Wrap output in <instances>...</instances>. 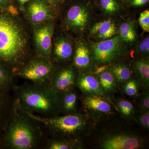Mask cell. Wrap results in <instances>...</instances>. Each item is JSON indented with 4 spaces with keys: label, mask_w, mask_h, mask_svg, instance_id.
Segmentation results:
<instances>
[{
    "label": "cell",
    "mask_w": 149,
    "mask_h": 149,
    "mask_svg": "<svg viewBox=\"0 0 149 149\" xmlns=\"http://www.w3.org/2000/svg\"><path fill=\"white\" fill-rule=\"evenodd\" d=\"M42 125L14 98L10 114L0 139V149H35L45 141Z\"/></svg>",
    "instance_id": "obj_1"
},
{
    "label": "cell",
    "mask_w": 149,
    "mask_h": 149,
    "mask_svg": "<svg viewBox=\"0 0 149 149\" xmlns=\"http://www.w3.org/2000/svg\"><path fill=\"white\" fill-rule=\"evenodd\" d=\"M30 59L24 27L13 14L0 8V63L14 73Z\"/></svg>",
    "instance_id": "obj_2"
},
{
    "label": "cell",
    "mask_w": 149,
    "mask_h": 149,
    "mask_svg": "<svg viewBox=\"0 0 149 149\" xmlns=\"http://www.w3.org/2000/svg\"><path fill=\"white\" fill-rule=\"evenodd\" d=\"M15 98L25 111L44 117L55 116L59 110V95L49 86L26 83L13 88Z\"/></svg>",
    "instance_id": "obj_3"
},
{
    "label": "cell",
    "mask_w": 149,
    "mask_h": 149,
    "mask_svg": "<svg viewBox=\"0 0 149 149\" xmlns=\"http://www.w3.org/2000/svg\"><path fill=\"white\" fill-rule=\"evenodd\" d=\"M26 111L54 134L71 137L80 133L86 125L84 118L80 114L70 113L63 116L44 117Z\"/></svg>",
    "instance_id": "obj_4"
},
{
    "label": "cell",
    "mask_w": 149,
    "mask_h": 149,
    "mask_svg": "<svg viewBox=\"0 0 149 149\" xmlns=\"http://www.w3.org/2000/svg\"><path fill=\"white\" fill-rule=\"evenodd\" d=\"M15 74L37 85L49 86L55 72V67L49 59H31L16 70Z\"/></svg>",
    "instance_id": "obj_5"
},
{
    "label": "cell",
    "mask_w": 149,
    "mask_h": 149,
    "mask_svg": "<svg viewBox=\"0 0 149 149\" xmlns=\"http://www.w3.org/2000/svg\"><path fill=\"white\" fill-rule=\"evenodd\" d=\"M120 40L118 36L95 43L93 48L94 59L100 63L111 62L120 52Z\"/></svg>",
    "instance_id": "obj_6"
},
{
    "label": "cell",
    "mask_w": 149,
    "mask_h": 149,
    "mask_svg": "<svg viewBox=\"0 0 149 149\" xmlns=\"http://www.w3.org/2000/svg\"><path fill=\"white\" fill-rule=\"evenodd\" d=\"M37 25L34 35L37 52L40 57L50 59L54 26L53 23L50 22Z\"/></svg>",
    "instance_id": "obj_7"
},
{
    "label": "cell",
    "mask_w": 149,
    "mask_h": 149,
    "mask_svg": "<svg viewBox=\"0 0 149 149\" xmlns=\"http://www.w3.org/2000/svg\"><path fill=\"white\" fill-rule=\"evenodd\" d=\"M54 8L47 0H31L27 6V17L35 25L49 22L54 18Z\"/></svg>",
    "instance_id": "obj_8"
},
{
    "label": "cell",
    "mask_w": 149,
    "mask_h": 149,
    "mask_svg": "<svg viewBox=\"0 0 149 149\" xmlns=\"http://www.w3.org/2000/svg\"><path fill=\"white\" fill-rule=\"evenodd\" d=\"M75 80V74L72 68H62L55 72L49 87L59 95L72 90Z\"/></svg>",
    "instance_id": "obj_9"
},
{
    "label": "cell",
    "mask_w": 149,
    "mask_h": 149,
    "mask_svg": "<svg viewBox=\"0 0 149 149\" xmlns=\"http://www.w3.org/2000/svg\"><path fill=\"white\" fill-rule=\"evenodd\" d=\"M88 6L84 3H77L71 6L66 15V21L70 27L81 29L86 27L89 19Z\"/></svg>",
    "instance_id": "obj_10"
},
{
    "label": "cell",
    "mask_w": 149,
    "mask_h": 149,
    "mask_svg": "<svg viewBox=\"0 0 149 149\" xmlns=\"http://www.w3.org/2000/svg\"><path fill=\"white\" fill-rule=\"evenodd\" d=\"M141 139L131 135H115L106 139L102 147L105 149H135L142 146Z\"/></svg>",
    "instance_id": "obj_11"
},
{
    "label": "cell",
    "mask_w": 149,
    "mask_h": 149,
    "mask_svg": "<svg viewBox=\"0 0 149 149\" xmlns=\"http://www.w3.org/2000/svg\"><path fill=\"white\" fill-rule=\"evenodd\" d=\"M10 91L0 89V139L7 123L14 100Z\"/></svg>",
    "instance_id": "obj_12"
},
{
    "label": "cell",
    "mask_w": 149,
    "mask_h": 149,
    "mask_svg": "<svg viewBox=\"0 0 149 149\" xmlns=\"http://www.w3.org/2000/svg\"><path fill=\"white\" fill-rule=\"evenodd\" d=\"M77 85L81 91L91 95H104L103 90L99 81L92 75H81L77 80Z\"/></svg>",
    "instance_id": "obj_13"
},
{
    "label": "cell",
    "mask_w": 149,
    "mask_h": 149,
    "mask_svg": "<svg viewBox=\"0 0 149 149\" xmlns=\"http://www.w3.org/2000/svg\"><path fill=\"white\" fill-rule=\"evenodd\" d=\"M116 32L115 24L111 20L97 22L91 30V34L98 39L107 40L113 37Z\"/></svg>",
    "instance_id": "obj_14"
},
{
    "label": "cell",
    "mask_w": 149,
    "mask_h": 149,
    "mask_svg": "<svg viewBox=\"0 0 149 149\" xmlns=\"http://www.w3.org/2000/svg\"><path fill=\"white\" fill-rule=\"evenodd\" d=\"M84 104L88 109L102 113H107L111 110L110 105L101 96L90 95L85 98Z\"/></svg>",
    "instance_id": "obj_15"
},
{
    "label": "cell",
    "mask_w": 149,
    "mask_h": 149,
    "mask_svg": "<svg viewBox=\"0 0 149 149\" xmlns=\"http://www.w3.org/2000/svg\"><path fill=\"white\" fill-rule=\"evenodd\" d=\"M58 95L59 110L62 109L67 113H70L75 110L77 97L72 89Z\"/></svg>",
    "instance_id": "obj_16"
},
{
    "label": "cell",
    "mask_w": 149,
    "mask_h": 149,
    "mask_svg": "<svg viewBox=\"0 0 149 149\" xmlns=\"http://www.w3.org/2000/svg\"><path fill=\"white\" fill-rule=\"evenodd\" d=\"M72 54V46L67 40L61 39L56 42L54 54L57 58L64 61H67L71 58Z\"/></svg>",
    "instance_id": "obj_17"
},
{
    "label": "cell",
    "mask_w": 149,
    "mask_h": 149,
    "mask_svg": "<svg viewBox=\"0 0 149 149\" xmlns=\"http://www.w3.org/2000/svg\"><path fill=\"white\" fill-rule=\"evenodd\" d=\"M90 53L87 47L83 44L77 46L74 58V63L78 68L87 67L90 63Z\"/></svg>",
    "instance_id": "obj_18"
},
{
    "label": "cell",
    "mask_w": 149,
    "mask_h": 149,
    "mask_svg": "<svg viewBox=\"0 0 149 149\" xmlns=\"http://www.w3.org/2000/svg\"><path fill=\"white\" fill-rule=\"evenodd\" d=\"M13 74L10 69L0 63V89L8 91L13 89Z\"/></svg>",
    "instance_id": "obj_19"
},
{
    "label": "cell",
    "mask_w": 149,
    "mask_h": 149,
    "mask_svg": "<svg viewBox=\"0 0 149 149\" xmlns=\"http://www.w3.org/2000/svg\"><path fill=\"white\" fill-rule=\"evenodd\" d=\"M112 74L116 82L125 83L130 80L131 73L130 69L124 64H118L111 68Z\"/></svg>",
    "instance_id": "obj_20"
},
{
    "label": "cell",
    "mask_w": 149,
    "mask_h": 149,
    "mask_svg": "<svg viewBox=\"0 0 149 149\" xmlns=\"http://www.w3.org/2000/svg\"><path fill=\"white\" fill-rule=\"evenodd\" d=\"M115 79L111 72L105 71L101 73L99 83L104 91L111 93L115 91Z\"/></svg>",
    "instance_id": "obj_21"
},
{
    "label": "cell",
    "mask_w": 149,
    "mask_h": 149,
    "mask_svg": "<svg viewBox=\"0 0 149 149\" xmlns=\"http://www.w3.org/2000/svg\"><path fill=\"white\" fill-rule=\"evenodd\" d=\"M120 37L123 40L126 42H132L136 38V32L134 25L130 22H125L119 27Z\"/></svg>",
    "instance_id": "obj_22"
},
{
    "label": "cell",
    "mask_w": 149,
    "mask_h": 149,
    "mask_svg": "<svg viewBox=\"0 0 149 149\" xmlns=\"http://www.w3.org/2000/svg\"><path fill=\"white\" fill-rule=\"evenodd\" d=\"M136 69L140 80L144 83V85L148 86L149 63L144 61H138L136 63Z\"/></svg>",
    "instance_id": "obj_23"
},
{
    "label": "cell",
    "mask_w": 149,
    "mask_h": 149,
    "mask_svg": "<svg viewBox=\"0 0 149 149\" xmlns=\"http://www.w3.org/2000/svg\"><path fill=\"white\" fill-rule=\"evenodd\" d=\"M76 144L73 141L53 140L46 142L45 148L47 149H69L74 148Z\"/></svg>",
    "instance_id": "obj_24"
},
{
    "label": "cell",
    "mask_w": 149,
    "mask_h": 149,
    "mask_svg": "<svg viewBox=\"0 0 149 149\" xmlns=\"http://www.w3.org/2000/svg\"><path fill=\"white\" fill-rule=\"evenodd\" d=\"M99 2L101 8L108 13H115L120 8L118 0H100Z\"/></svg>",
    "instance_id": "obj_25"
},
{
    "label": "cell",
    "mask_w": 149,
    "mask_h": 149,
    "mask_svg": "<svg viewBox=\"0 0 149 149\" xmlns=\"http://www.w3.org/2000/svg\"><path fill=\"white\" fill-rule=\"evenodd\" d=\"M117 105L123 116L129 118L133 116L134 107L130 102L125 100H120L118 101Z\"/></svg>",
    "instance_id": "obj_26"
},
{
    "label": "cell",
    "mask_w": 149,
    "mask_h": 149,
    "mask_svg": "<svg viewBox=\"0 0 149 149\" xmlns=\"http://www.w3.org/2000/svg\"><path fill=\"white\" fill-rule=\"evenodd\" d=\"M139 83L136 80H129L125 82L124 90L126 95L133 96L137 95L139 92Z\"/></svg>",
    "instance_id": "obj_27"
},
{
    "label": "cell",
    "mask_w": 149,
    "mask_h": 149,
    "mask_svg": "<svg viewBox=\"0 0 149 149\" xmlns=\"http://www.w3.org/2000/svg\"><path fill=\"white\" fill-rule=\"evenodd\" d=\"M140 26L144 32H149V10H146L140 14L139 18Z\"/></svg>",
    "instance_id": "obj_28"
},
{
    "label": "cell",
    "mask_w": 149,
    "mask_h": 149,
    "mask_svg": "<svg viewBox=\"0 0 149 149\" xmlns=\"http://www.w3.org/2000/svg\"><path fill=\"white\" fill-rule=\"evenodd\" d=\"M141 113L138 117V121L140 124L146 130L149 128V110H142Z\"/></svg>",
    "instance_id": "obj_29"
},
{
    "label": "cell",
    "mask_w": 149,
    "mask_h": 149,
    "mask_svg": "<svg viewBox=\"0 0 149 149\" xmlns=\"http://www.w3.org/2000/svg\"><path fill=\"white\" fill-rule=\"evenodd\" d=\"M141 107L142 110L149 109V95L148 93H144L141 96Z\"/></svg>",
    "instance_id": "obj_30"
},
{
    "label": "cell",
    "mask_w": 149,
    "mask_h": 149,
    "mask_svg": "<svg viewBox=\"0 0 149 149\" xmlns=\"http://www.w3.org/2000/svg\"><path fill=\"white\" fill-rule=\"evenodd\" d=\"M140 51L144 52H149V38L147 37L141 42L139 46Z\"/></svg>",
    "instance_id": "obj_31"
},
{
    "label": "cell",
    "mask_w": 149,
    "mask_h": 149,
    "mask_svg": "<svg viewBox=\"0 0 149 149\" xmlns=\"http://www.w3.org/2000/svg\"><path fill=\"white\" fill-rule=\"evenodd\" d=\"M129 2L130 4L134 6H141L147 4L149 0H130Z\"/></svg>",
    "instance_id": "obj_32"
},
{
    "label": "cell",
    "mask_w": 149,
    "mask_h": 149,
    "mask_svg": "<svg viewBox=\"0 0 149 149\" xmlns=\"http://www.w3.org/2000/svg\"><path fill=\"white\" fill-rule=\"evenodd\" d=\"M54 8H57L61 5L65 1V0H47Z\"/></svg>",
    "instance_id": "obj_33"
},
{
    "label": "cell",
    "mask_w": 149,
    "mask_h": 149,
    "mask_svg": "<svg viewBox=\"0 0 149 149\" xmlns=\"http://www.w3.org/2000/svg\"><path fill=\"white\" fill-rule=\"evenodd\" d=\"M12 0H0V8L6 9L11 5Z\"/></svg>",
    "instance_id": "obj_34"
},
{
    "label": "cell",
    "mask_w": 149,
    "mask_h": 149,
    "mask_svg": "<svg viewBox=\"0 0 149 149\" xmlns=\"http://www.w3.org/2000/svg\"><path fill=\"white\" fill-rule=\"evenodd\" d=\"M21 5H24L25 4L29 3L31 0H17Z\"/></svg>",
    "instance_id": "obj_35"
},
{
    "label": "cell",
    "mask_w": 149,
    "mask_h": 149,
    "mask_svg": "<svg viewBox=\"0 0 149 149\" xmlns=\"http://www.w3.org/2000/svg\"><path fill=\"white\" fill-rule=\"evenodd\" d=\"M126 1H130V0H126Z\"/></svg>",
    "instance_id": "obj_36"
}]
</instances>
